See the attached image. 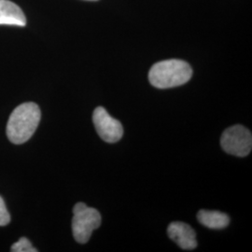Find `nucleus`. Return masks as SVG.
<instances>
[{
	"label": "nucleus",
	"instance_id": "obj_1",
	"mask_svg": "<svg viewBox=\"0 0 252 252\" xmlns=\"http://www.w3.org/2000/svg\"><path fill=\"white\" fill-rule=\"evenodd\" d=\"M41 118L40 108L33 102L21 104L10 114L7 135L13 144H23L36 132Z\"/></svg>",
	"mask_w": 252,
	"mask_h": 252
},
{
	"label": "nucleus",
	"instance_id": "obj_2",
	"mask_svg": "<svg viewBox=\"0 0 252 252\" xmlns=\"http://www.w3.org/2000/svg\"><path fill=\"white\" fill-rule=\"evenodd\" d=\"M191 76L192 69L189 63L182 60L170 59L154 63L149 73V80L154 87L167 89L185 84Z\"/></svg>",
	"mask_w": 252,
	"mask_h": 252
},
{
	"label": "nucleus",
	"instance_id": "obj_3",
	"mask_svg": "<svg viewBox=\"0 0 252 252\" xmlns=\"http://www.w3.org/2000/svg\"><path fill=\"white\" fill-rule=\"evenodd\" d=\"M73 236L78 243H87L93 232L101 225L99 211L84 203H78L73 208Z\"/></svg>",
	"mask_w": 252,
	"mask_h": 252
},
{
	"label": "nucleus",
	"instance_id": "obj_4",
	"mask_svg": "<svg viewBox=\"0 0 252 252\" xmlns=\"http://www.w3.org/2000/svg\"><path fill=\"white\" fill-rule=\"evenodd\" d=\"M220 145L226 153L245 157L252 152V132L243 126H231L221 135Z\"/></svg>",
	"mask_w": 252,
	"mask_h": 252
},
{
	"label": "nucleus",
	"instance_id": "obj_5",
	"mask_svg": "<svg viewBox=\"0 0 252 252\" xmlns=\"http://www.w3.org/2000/svg\"><path fill=\"white\" fill-rule=\"evenodd\" d=\"M93 122L97 134L108 143H116L124 135L122 124L111 117L103 107H97L94 109Z\"/></svg>",
	"mask_w": 252,
	"mask_h": 252
},
{
	"label": "nucleus",
	"instance_id": "obj_6",
	"mask_svg": "<svg viewBox=\"0 0 252 252\" xmlns=\"http://www.w3.org/2000/svg\"><path fill=\"white\" fill-rule=\"evenodd\" d=\"M167 234L170 239L183 250L191 251L197 247L196 234L187 223L181 221L172 222L167 228Z\"/></svg>",
	"mask_w": 252,
	"mask_h": 252
},
{
	"label": "nucleus",
	"instance_id": "obj_7",
	"mask_svg": "<svg viewBox=\"0 0 252 252\" xmlns=\"http://www.w3.org/2000/svg\"><path fill=\"white\" fill-rule=\"evenodd\" d=\"M25 27L27 18L23 10L9 0H0V26Z\"/></svg>",
	"mask_w": 252,
	"mask_h": 252
},
{
	"label": "nucleus",
	"instance_id": "obj_8",
	"mask_svg": "<svg viewBox=\"0 0 252 252\" xmlns=\"http://www.w3.org/2000/svg\"><path fill=\"white\" fill-rule=\"evenodd\" d=\"M197 220L202 225L210 229H223L230 223V218L225 213L220 211L200 210L197 214Z\"/></svg>",
	"mask_w": 252,
	"mask_h": 252
},
{
	"label": "nucleus",
	"instance_id": "obj_9",
	"mask_svg": "<svg viewBox=\"0 0 252 252\" xmlns=\"http://www.w3.org/2000/svg\"><path fill=\"white\" fill-rule=\"evenodd\" d=\"M12 252H36L37 250L35 249L31 242L27 237H22L16 243L13 244L10 248Z\"/></svg>",
	"mask_w": 252,
	"mask_h": 252
},
{
	"label": "nucleus",
	"instance_id": "obj_10",
	"mask_svg": "<svg viewBox=\"0 0 252 252\" xmlns=\"http://www.w3.org/2000/svg\"><path fill=\"white\" fill-rule=\"evenodd\" d=\"M9 221H10V216H9V211L6 207L4 200L0 196V226H6L9 224Z\"/></svg>",
	"mask_w": 252,
	"mask_h": 252
},
{
	"label": "nucleus",
	"instance_id": "obj_11",
	"mask_svg": "<svg viewBox=\"0 0 252 252\" xmlns=\"http://www.w3.org/2000/svg\"><path fill=\"white\" fill-rule=\"evenodd\" d=\"M88 1H96V0H88Z\"/></svg>",
	"mask_w": 252,
	"mask_h": 252
}]
</instances>
